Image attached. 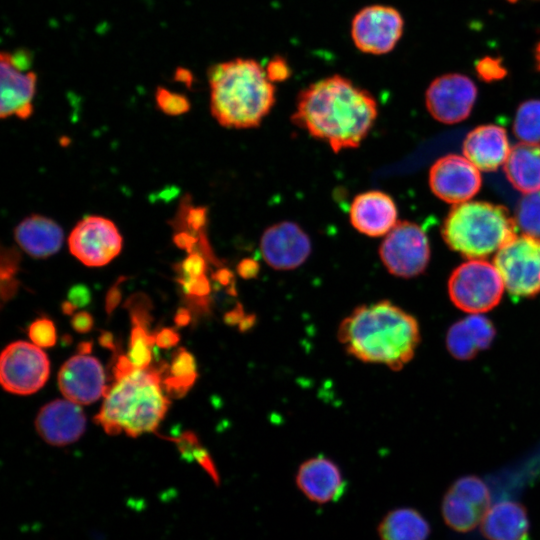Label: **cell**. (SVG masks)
Returning <instances> with one entry per match:
<instances>
[{"label":"cell","mask_w":540,"mask_h":540,"mask_svg":"<svg viewBox=\"0 0 540 540\" xmlns=\"http://www.w3.org/2000/svg\"><path fill=\"white\" fill-rule=\"evenodd\" d=\"M377 115L378 106L372 94L335 74L299 93L292 121L337 153L358 147Z\"/></svg>","instance_id":"cell-1"},{"label":"cell","mask_w":540,"mask_h":540,"mask_svg":"<svg viewBox=\"0 0 540 540\" xmlns=\"http://www.w3.org/2000/svg\"><path fill=\"white\" fill-rule=\"evenodd\" d=\"M337 338L354 358L400 370L414 357L420 330L411 314L382 300L356 307L339 325Z\"/></svg>","instance_id":"cell-2"},{"label":"cell","mask_w":540,"mask_h":540,"mask_svg":"<svg viewBox=\"0 0 540 540\" xmlns=\"http://www.w3.org/2000/svg\"><path fill=\"white\" fill-rule=\"evenodd\" d=\"M210 110L223 127L260 125L275 103V86L256 60L235 58L208 71Z\"/></svg>","instance_id":"cell-3"},{"label":"cell","mask_w":540,"mask_h":540,"mask_svg":"<svg viewBox=\"0 0 540 540\" xmlns=\"http://www.w3.org/2000/svg\"><path fill=\"white\" fill-rule=\"evenodd\" d=\"M161 370L135 369L117 379L107 387L95 422L110 435L125 432L137 437L155 431L169 406L161 389Z\"/></svg>","instance_id":"cell-4"},{"label":"cell","mask_w":540,"mask_h":540,"mask_svg":"<svg viewBox=\"0 0 540 540\" xmlns=\"http://www.w3.org/2000/svg\"><path fill=\"white\" fill-rule=\"evenodd\" d=\"M442 236L452 250L469 259H481L516 236V221L504 206L467 201L450 210Z\"/></svg>","instance_id":"cell-5"},{"label":"cell","mask_w":540,"mask_h":540,"mask_svg":"<svg viewBox=\"0 0 540 540\" xmlns=\"http://www.w3.org/2000/svg\"><path fill=\"white\" fill-rule=\"evenodd\" d=\"M504 288L495 265L482 259L460 264L448 279L450 300L457 308L471 314L487 312L497 306Z\"/></svg>","instance_id":"cell-6"},{"label":"cell","mask_w":540,"mask_h":540,"mask_svg":"<svg viewBox=\"0 0 540 540\" xmlns=\"http://www.w3.org/2000/svg\"><path fill=\"white\" fill-rule=\"evenodd\" d=\"M493 263L510 295L529 298L540 293L538 238L516 235L496 252Z\"/></svg>","instance_id":"cell-7"},{"label":"cell","mask_w":540,"mask_h":540,"mask_svg":"<svg viewBox=\"0 0 540 540\" xmlns=\"http://www.w3.org/2000/svg\"><path fill=\"white\" fill-rule=\"evenodd\" d=\"M380 259L389 273L411 278L424 272L430 260L426 233L418 224L400 221L385 235L379 247Z\"/></svg>","instance_id":"cell-8"},{"label":"cell","mask_w":540,"mask_h":540,"mask_svg":"<svg viewBox=\"0 0 540 540\" xmlns=\"http://www.w3.org/2000/svg\"><path fill=\"white\" fill-rule=\"evenodd\" d=\"M491 506V495L486 483L477 476H463L452 483L441 503L445 524L459 533L475 529Z\"/></svg>","instance_id":"cell-9"},{"label":"cell","mask_w":540,"mask_h":540,"mask_svg":"<svg viewBox=\"0 0 540 540\" xmlns=\"http://www.w3.org/2000/svg\"><path fill=\"white\" fill-rule=\"evenodd\" d=\"M49 372L48 357L37 345L17 341L9 344L1 354L0 380L8 392L35 393L46 383Z\"/></svg>","instance_id":"cell-10"},{"label":"cell","mask_w":540,"mask_h":540,"mask_svg":"<svg viewBox=\"0 0 540 540\" xmlns=\"http://www.w3.org/2000/svg\"><path fill=\"white\" fill-rule=\"evenodd\" d=\"M404 21L400 12L387 5H370L359 10L351 23L354 45L363 53L382 55L400 40Z\"/></svg>","instance_id":"cell-11"},{"label":"cell","mask_w":540,"mask_h":540,"mask_svg":"<svg viewBox=\"0 0 540 540\" xmlns=\"http://www.w3.org/2000/svg\"><path fill=\"white\" fill-rule=\"evenodd\" d=\"M71 254L86 266L99 267L111 262L122 249V236L115 224L101 216L79 221L68 238Z\"/></svg>","instance_id":"cell-12"},{"label":"cell","mask_w":540,"mask_h":540,"mask_svg":"<svg viewBox=\"0 0 540 540\" xmlns=\"http://www.w3.org/2000/svg\"><path fill=\"white\" fill-rule=\"evenodd\" d=\"M476 97L477 87L469 77L447 73L430 83L425 93V104L434 119L455 124L470 115Z\"/></svg>","instance_id":"cell-13"},{"label":"cell","mask_w":540,"mask_h":540,"mask_svg":"<svg viewBox=\"0 0 540 540\" xmlns=\"http://www.w3.org/2000/svg\"><path fill=\"white\" fill-rule=\"evenodd\" d=\"M30 56L25 51L0 55L1 102L0 115L28 118L33 111L32 100L36 90L37 76L27 70Z\"/></svg>","instance_id":"cell-14"},{"label":"cell","mask_w":540,"mask_h":540,"mask_svg":"<svg viewBox=\"0 0 540 540\" xmlns=\"http://www.w3.org/2000/svg\"><path fill=\"white\" fill-rule=\"evenodd\" d=\"M479 169L466 157L445 155L434 162L429 171V186L441 200L460 204L475 196L481 188Z\"/></svg>","instance_id":"cell-15"},{"label":"cell","mask_w":540,"mask_h":540,"mask_svg":"<svg viewBox=\"0 0 540 540\" xmlns=\"http://www.w3.org/2000/svg\"><path fill=\"white\" fill-rule=\"evenodd\" d=\"M311 249L307 233L290 221L268 227L260 239L261 255L275 270L286 271L301 266L310 256Z\"/></svg>","instance_id":"cell-16"},{"label":"cell","mask_w":540,"mask_h":540,"mask_svg":"<svg viewBox=\"0 0 540 540\" xmlns=\"http://www.w3.org/2000/svg\"><path fill=\"white\" fill-rule=\"evenodd\" d=\"M62 394L77 404H91L104 396L107 386L100 362L88 355H75L68 359L58 373Z\"/></svg>","instance_id":"cell-17"},{"label":"cell","mask_w":540,"mask_h":540,"mask_svg":"<svg viewBox=\"0 0 540 540\" xmlns=\"http://www.w3.org/2000/svg\"><path fill=\"white\" fill-rule=\"evenodd\" d=\"M295 480L299 490L317 504L337 501L346 490V481L339 466L320 455L304 461Z\"/></svg>","instance_id":"cell-18"},{"label":"cell","mask_w":540,"mask_h":540,"mask_svg":"<svg viewBox=\"0 0 540 540\" xmlns=\"http://www.w3.org/2000/svg\"><path fill=\"white\" fill-rule=\"evenodd\" d=\"M35 426L47 443L63 446L82 436L86 418L79 404L70 400H54L40 409Z\"/></svg>","instance_id":"cell-19"},{"label":"cell","mask_w":540,"mask_h":540,"mask_svg":"<svg viewBox=\"0 0 540 540\" xmlns=\"http://www.w3.org/2000/svg\"><path fill=\"white\" fill-rule=\"evenodd\" d=\"M394 200L382 191L358 194L352 201L349 218L352 226L370 237L386 235L397 224Z\"/></svg>","instance_id":"cell-20"},{"label":"cell","mask_w":540,"mask_h":540,"mask_svg":"<svg viewBox=\"0 0 540 540\" xmlns=\"http://www.w3.org/2000/svg\"><path fill=\"white\" fill-rule=\"evenodd\" d=\"M510 149L505 129L494 124L474 128L463 142L464 156L482 171H494L504 164Z\"/></svg>","instance_id":"cell-21"},{"label":"cell","mask_w":540,"mask_h":540,"mask_svg":"<svg viewBox=\"0 0 540 540\" xmlns=\"http://www.w3.org/2000/svg\"><path fill=\"white\" fill-rule=\"evenodd\" d=\"M495 334V327L487 317L471 314L449 328L446 346L454 358L470 360L490 346Z\"/></svg>","instance_id":"cell-22"},{"label":"cell","mask_w":540,"mask_h":540,"mask_svg":"<svg viewBox=\"0 0 540 540\" xmlns=\"http://www.w3.org/2000/svg\"><path fill=\"white\" fill-rule=\"evenodd\" d=\"M480 531L487 540H530V521L521 503L505 500L491 505Z\"/></svg>","instance_id":"cell-23"},{"label":"cell","mask_w":540,"mask_h":540,"mask_svg":"<svg viewBox=\"0 0 540 540\" xmlns=\"http://www.w3.org/2000/svg\"><path fill=\"white\" fill-rule=\"evenodd\" d=\"M14 235L18 245L35 258L55 254L63 243L61 227L42 215H31L23 219L15 228Z\"/></svg>","instance_id":"cell-24"},{"label":"cell","mask_w":540,"mask_h":540,"mask_svg":"<svg viewBox=\"0 0 540 540\" xmlns=\"http://www.w3.org/2000/svg\"><path fill=\"white\" fill-rule=\"evenodd\" d=\"M510 184L527 194L540 190V144L521 142L510 149L504 163Z\"/></svg>","instance_id":"cell-25"},{"label":"cell","mask_w":540,"mask_h":540,"mask_svg":"<svg viewBox=\"0 0 540 540\" xmlns=\"http://www.w3.org/2000/svg\"><path fill=\"white\" fill-rule=\"evenodd\" d=\"M377 532L380 540H427L431 527L417 509L399 507L384 515Z\"/></svg>","instance_id":"cell-26"},{"label":"cell","mask_w":540,"mask_h":540,"mask_svg":"<svg viewBox=\"0 0 540 540\" xmlns=\"http://www.w3.org/2000/svg\"><path fill=\"white\" fill-rule=\"evenodd\" d=\"M196 378V363L193 355L186 349L179 348L173 354L169 376L163 381L167 393L175 398L184 396Z\"/></svg>","instance_id":"cell-27"},{"label":"cell","mask_w":540,"mask_h":540,"mask_svg":"<svg viewBox=\"0 0 540 540\" xmlns=\"http://www.w3.org/2000/svg\"><path fill=\"white\" fill-rule=\"evenodd\" d=\"M513 132L522 142L540 143V100L530 99L517 108Z\"/></svg>","instance_id":"cell-28"},{"label":"cell","mask_w":540,"mask_h":540,"mask_svg":"<svg viewBox=\"0 0 540 540\" xmlns=\"http://www.w3.org/2000/svg\"><path fill=\"white\" fill-rule=\"evenodd\" d=\"M515 221L523 234L540 238V190L527 193L521 198Z\"/></svg>","instance_id":"cell-29"},{"label":"cell","mask_w":540,"mask_h":540,"mask_svg":"<svg viewBox=\"0 0 540 540\" xmlns=\"http://www.w3.org/2000/svg\"><path fill=\"white\" fill-rule=\"evenodd\" d=\"M156 343L155 335L139 325H134L131 331L127 357L137 369H146L152 360V345Z\"/></svg>","instance_id":"cell-30"},{"label":"cell","mask_w":540,"mask_h":540,"mask_svg":"<svg viewBox=\"0 0 540 540\" xmlns=\"http://www.w3.org/2000/svg\"><path fill=\"white\" fill-rule=\"evenodd\" d=\"M155 100L158 108L171 116L184 114L190 109V102L183 94L172 92L164 87L157 88Z\"/></svg>","instance_id":"cell-31"},{"label":"cell","mask_w":540,"mask_h":540,"mask_svg":"<svg viewBox=\"0 0 540 540\" xmlns=\"http://www.w3.org/2000/svg\"><path fill=\"white\" fill-rule=\"evenodd\" d=\"M31 341L38 347L48 348L56 343V328L53 322L46 318L34 321L28 330Z\"/></svg>","instance_id":"cell-32"},{"label":"cell","mask_w":540,"mask_h":540,"mask_svg":"<svg viewBox=\"0 0 540 540\" xmlns=\"http://www.w3.org/2000/svg\"><path fill=\"white\" fill-rule=\"evenodd\" d=\"M185 294L195 300L200 306L207 303L206 297L210 293V283L205 275L199 277H183L177 279Z\"/></svg>","instance_id":"cell-33"},{"label":"cell","mask_w":540,"mask_h":540,"mask_svg":"<svg viewBox=\"0 0 540 540\" xmlns=\"http://www.w3.org/2000/svg\"><path fill=\"white\" fill-rule=\"evenodd\" d=\"M207 210L204 207H189L184 209L181 216V226L185 228L184 231L190 233L200 232L206 222Z\"/></svg>","instance_id":"cell-34"},{"label":"cell","mask_w":540,"mask_h":540,"mask_svg":"<svg viewBox=\"0 0 540 540\" xmlns=\"http://www.w3.org/2000/svg\"><path fill=\"white\" fill-rule=\"evenodd\" d=\"M177 269L183 277H199L205 275L206 262L199 252L193 251L177 266Z\"/></svg>","instance_id":"cell-35"},{"label":"cell","mask_w":540,"mask_h":540,"mask_svg":"<svg viewBox=\"0 0 540 540\" xmlns=\"http://www.w3.org/2000/svg\"><path fill=\"white\" fill-rule=\"evenodd\" d=\"M268 79L274 83L284 81L290 76V68L282 57H274L265 67Z\"/></svg>","instance_id":"cell-36"},{"label":"cell","mask_w":540,"mask_h":540,"mask_svg":"<svg viewBox=\"0 0 540 540\" xmlns=\"http://www.w3.org/2000/svg\"><path fill=\"white\" fill-rule=\"evenodd\" d=\"M19 254L15 249H2L1 280L12 279L17 271Z\"/></svg>","instance_id":"cell-37"},{"label":"cell","mask_w":540,"mask_h":540,"mask_svg":"<svg viewBox=\"0 0 540 540\" xmlns=\"http://www.w3.org/2000/svg\"><path fill=\"white\" fill-rule=\"evenodd\" d=\"M173 440L183 458L191 461L194 449L200 445L197 436L193 432L188 431Z\"/></svg>","instance_id":"cell-38"},{"label":"cell","mask_w":540,"mask_h":540,"mask_svg":"<svg viewBox=\"0 0 540 540\" xmlns=\"http://www.w3.org/2000/svg\"><path fill=\"white\" fill-rule=\"evenodd\" d=\"M192 460H195L200 464L203 469L211 476L215 483L219 484V475L215 468V465L209 456L207 450L200 445L196 447L192 453Z\"/></svg>","instance_id":"cell-39"},{"label":"cell","mask_w":540,"mask_h":540,"mask_svg":"<svg viewBox=\"0 0 540 540\" xmlns=\"http://www.w3.org/2000/svg\"><path fill=\"white\" fill-rule=\"evenodd\" d=\"M67 300L76 308H82L91 301L90 289L84 284L73 285L68 291Z\"/></svg>","instance_id":"cell-40"},{"label":"cell","mask_w":540,"mask_h":540,"mask_svg":"<svg viewBox=\"0 0 540 540\" xmlns=\"http://www.w3.org/2000/svg\"><path fill=\"white\" fill-rule=\"evenodd\" d=\"M94 321L90 313L79 311L75 313L71 320L73 329L78 333H87L93 327Z\"/></svg>","instance_id":"cell-41"},{"label":"cell","mask_w":540,"mask_h":540,"mask_svg":"<svg viewBox=\"0 0 540 540\" xmlns=\"http://www.w3.org/2000/svg\"><path fill=\"white\" fill-rule=\"evenodd\" d=\"M179 339V334L172 328H163L155 335L156 344L163 349L177 345Z\"/></svg>","instance_id":"cell-42"},{"label":"cell","mask_w":540,"mask_h":540,"mask_svg":"<svg viewBox=\"0 0 540 540\" xmlns=\"http://www.w3.org/2000/svg\"><path fill=\"white\" fill-rule=\"evenodd\" d=\"M123 281V277L109 289L105 298V309L108 314H111L118 306L121 300V290L119 284Z\"/></svg>","instance_id":"cell-43"},{"label":"cell","mask_w":540,"mask_h":540,"mask_svg":"<svg viewBox=\"0 0 540 540\" xmlns=\"http://www.w3.org/2000/svg\"><path fill=\"white\" fill-rule=\"evenodd\" d=\"M174 243L177 247L193 252V247L196 245L198 238L188 231H180L174 235Z\"/></svg>","instance_id":"cell-44"},{"label":"cell","mask_w":540,"mask_h":540,"mask_svg":"<svg viewBox=\"0 0 540 540\" xmlns=\"http://www.w3.org/2000/svg\"><path fill=\"white\" fill-rule=\"evenodd\" d=\"M237 272L244 279H252L257 276L259 265L253 259H243L237 266Z\"/></svg>","instance_id":"cell-45"},{"label":"cell","mask_w":540,"mask_h":540,"mask_svg":"<svg viewBox=\"0 0 540 540\" xmlns=\"http://www.w3.org/2000/svg\"><path fill=\"white\" fill-rule=\"evenodd\" d=\"M135 369L137 368L134 367V365L131 363L127 356H119L113 371L115 380L130 374Z\"/></svg>","instance_id":"cell-46"},{"label":"cell","mask_w":540,"mask_h":540,"mask_svg":"<svg viewBox=\"0 0 540 540\" xmlns=\"http://www.w3.org/2000/svg\"><path fill=\"white\" fill-rule=\"evenodd\" d=\"M244 317V311L241 305H238L224 316V321L228 325H236L240 324Z\"/></svg>","instance_id":"cell-47"},{"label":"cell","mask_w":540,"mask_h":540,"mask_svg":"<svg viewBox=\"0 0 540 540\" xmlns=\"http://www.w3.org/2000/svg\"><path fill=\"white\" fill-rule=\"evenodd\" d=\"M191 320L190 312L185 308H180L176 312V315L174 317V322L177 327H184L186 326Z\"/></svg>","instance_id":"cell-48"},{"label":"cell","mask_w":540,"mask_h":540,"mask_svg":"<svg viewBox=\"0 0 540 540\" xmlns=\"http://www.w3.org/2000/svg\"><path fill=\"white\" fill-rule=\"evenodd\" d=\"M175 80L190 87L193 82V77L189 70L178 68L175 72Z\"/></svg>","instance_id":"cell-49"},{"label":"cell","mask_w":540,"mask_h":540,"mask_svg":"<svg viewBox=\"0 0 540 540\" xmlns=\"http://www.w3.org/2000/svg\"><path fill=\"white\" fill-rule=\"evenodd\" d=\"M98 341L102 347L108 348L112 351L115 350V343L112 333L108 331H102Z\"/></svg>","instance_id":"cell-50"},{"label":"cell","mask_w":540,"mask_h":540,"mask_svg":"<svg viewBox=\"0 0 540 540\" xmlns=\"http://www.w3.org/2000/svg\"><path fill=\"white\" fill-rule=\"evenodd\" d=\"M178 194V189L175 186L166 187L164 190H162L160 193L157 194V199H163L165 201H168L170 199H173Z\"/></svg>","instance_id":"cell-51"},{"label":"cell","mask_w":540,"mask_h":540,"mask_svg":"<svg viewBox=\"0 0 540 540\" xmlns=\"http://www.w3.org/2000/svg\"><path fill=\"white\" fill-rule=\"evenodd\" d=\"M231 277L232 275L227 269H220L214 275L215 280H217L222 285L229 284Z\"/></svg>","instance_id":"cell-52"},{"label":"cell","mask_w":540,"mask_h":540,"mask_svg":"<svg viewBox=\"0 0 540 540\" xmlns=\"http://www.w3.org/2000/svg\"><path fill=\"white\" fill-rule=\"evenodd\" d=\"M92 349V342H81L77 350L80 354L87 355L89 352H91Z\"/></svg>","instance_id":"cell-53"},{"label":"cell","mask_w":540,"mask_h":540,"mask_svg":"<svg viewBox=\"0 0 540 540\" xmlns=\"http://www.w3.org/2000/svg\"><path fill=\"white\" fill-rule=\"evenodd\" d=\"M61 308H62L63 313L67 315L73 314V312L77 309L68 300L62 303Z\"/></svg>","instance_id":"cell-54"},{"label":"cell","mask_w":540,"mask_h":540,"mask_svg":"<svg viewBox=\"0 0 540 540\" xmlns=\"http://www.w3.org/2000/svg\"><path fill=\"white\" fill-rule=\"evenodd\" d=\"M537 68L540 71V42L538 43L536 47V53H535Z\"/></svg>","instance_id":"cell-55"},{"label":"cell","mask_w":540,"mask_h":540,"mask_svg":"<svg viewBox=\"0 0 540 540\" xmlns=\"http://www.w3.org/2000/svg\"><path fill=\"white\" fill-rule=\"evenodd\" d=\"M509 1L514 2V1H516V0H509Z\"/></svg>","instance_id":"cell-56"}]
</instances>
